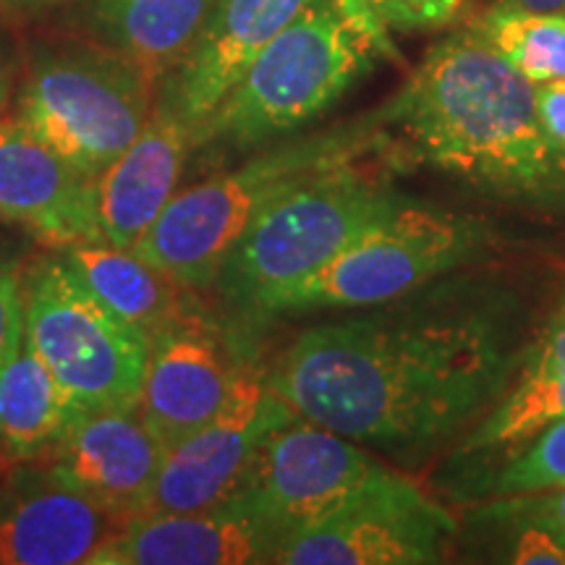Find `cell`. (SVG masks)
Wrapping results in <instances>:
<instances>
[{"instance_id":"obj_10","label":"cell","mask_w":565,"mask_h":565,"mask_svg":"<svg viewBox=\"0 0 565 565\" xmlns=\"http://www.w3.org/2000/svg\"><path fill=\"white\" fill-rule=\"evenodd\" d=\"M296 412L246 366L223 412L162 450L139 515L194 513L225 503L244 484L259 443Z\"/></svg>"},{"instance_id":"obj_13","label":"cell","mask_w":565,"mask_h":565,"mask_svg":"<svg viewBox=\"0 0 565 565\" xmlns=\"http://www.w3.org/2000/svg\"><path fill=\"white\" fill-rule=\"evenodd\" d=\"M280 534L242 494L194 513L139 515L92 565H249L273 563Z\"/></svg>"},{"instance_id":"obj_22","label":"cell","mask_w":565,"mask_h":565,"mask_svg":"<svg viewBox=\"0 0 565 565\" xmlns=\"http://www.w3.org/2000/svg\"><path fill=\"white\" fill-rule=\"evenodd\" d=\"M475 30L532 84L565 79V11L542 13L494 6Z\"/></svg>"},{"instance_id":"obj_14","label":"cell","mask_w":565,"mask_h":565,"mask_svg":"<svg viewBox=\"0 0 565 565\" xmlns=\"http://www.w3.org/2000/svg\"><path fill=\"white\" fill-rule=\"evenodd\" d=\"M0 217L63 246L103 242L95 179L68 166L19 118L0 121Z\"/></svg>"},{"instance_id":"obj_21","label":"cell","mask_w":565,"mask_h":565,"mask_svg":"<svg viewBox=\"0 0 565 565\" xmlns=\"http://www.w3.org/2000/svg\"><path fill=\"white\" fill-rule=\"evenodd\" d=\"M68 393L26 335L0 377V448L13 458H34L51 450L74 424Z\"/></svg>"},{"instance_id":"obj_11","label":"cell","mask_w":565,"mask_h":565,"mask_svg":"<svg viewBox=\"0 0 565 565\" xmlns=\"http://www.w3.org/2000/svg\"><path fill=\"white\" fill-rule=\"evenodd\" d=\"M456 521L401 475L322 524L280 542L282 565H429L445 557Z\"/></svg>"},{"instance_id":"obj_19","label":"cell","mask_w":565,"mask_h":565,"mask_svg":"<svg viewBox=\"0 0 565 565\" xmlns=\"http://www.w3.org/2000/svg\"><path fill=\"white\" fill-rule=\"evenodd\" d=\"M63 259L97 299L150 341L194 315L186 301L189 288L131 249H118L108 242H76L66 246Z\"/></svg>"},{"instance_id":"obj_15","label":"cell","mask_w":565,"mask_h":565,"mask_svg":"<svg viewBox=\"0 0 565 565\" xmlns=\"http://www.w3.org/2000/svg\"><path fill=\"white\" fill-rule=\"evenodd\" d=\"M315 0H215L200 34L173 71L168 105L200 126L252 61Z\"/></svg>"},{"instance_id":"obj_32","label":"cell","mask_w":565,"mask_h":565,"mask_svg":"<svg viewBox=\"0 0 565 565\" xmlns=\"http://www.w3.org/2000/svg\"><path fill=\"white\" fill-rule=\"evenodd\" d=\"M498 6L521 11H542V13H561L565 11V0H500Z\"/></svg>"},{"instance_id":"obj_16","label":"cell","mask_w":565,"mask_h":565,"mask_svg":"<svg viewBox=\"0 0 565 565\" xmlns=\"http://www.w3.org/2000/svg\"><path fill=\"white\" fill-rule=\"evenodd\" d=\"M194 129L168 103L154 105L150 121L129 150L95 179L97 225L103 242L134 249L179 192Z\"/></svg>"},{"instance_id":"obj_6","label":"cell","mask_w":565,"mask_h":565,"mask_svg":"<svg viewBox=\"0 0 565 565\" xmlns=\"http://www.w3.org/2000/svg\"><path fill=\"white\" fill-rule=\"evenodd\" d=\"M487 244L490 236L477 217L404 202L309 278L267 296L252 315L383 307L448 278L482 257Z\"/></svg>"},{"instance_id":"obj_26","label":"cell","mask_w":565,"mask_h":565,"mask_svg":"<svg viewBox=\"0 0 565 565\" xmlns=\"http://www.w3.org/2000/svg\"><path fill=\"white\" fill-rule=\"evenodd\" d=\"M24 338V275L17 259L0 254V377Z\"/></svg>"},{"instance_id":"obj_25","label":"cell","mask_w":565,"mask_h":565,"mask_svg":"<svg viewBox=\"0 0 565 565\" xmlns=\"http://www.w3.org/2000/svg\"><path fill=\"white\" fill-rule=\"evenodd\" d=\"M529 445L500 466L492 492L498 498L536 494L565 487V419H557L526 437Z\"/></svg>"},{"instance_id":"obj_5","label":"cell","mask_w":565,"mask_h":565,"mask_svg":"<svg viewBox=\"0 0 565 565\" xmlns=\"http://www.w3.org/2000/svg\"><path fill=\"white\" fill-rule=\"evenodd\" d=\"M401 204L404 200L356 168V160L328 168L259 212L212 288L233 309L252 315L267 296L309 278Z\"/></svg>"},{"instance_id":"obj_18","label":"cell","mask_w":565,"mask_h":565,"mask_svg":"<svg viewBox=\"0 0 565 565\" xmlns=\"http://www.w3.org/2000/svg\"><path fill=\"white\" fill-rule=\"evenodd\" d=\"M134 515L47 479L0 515V565H92Z\"/></svg>"},{"instance_id":"obj_8","label":"cell","mask_w":565,"mask_h":565,"mask_svg":"<svg viewBox=\"0 0 565 565\" xmlns=\"http://www.w3.org/2000/svg\"><path fill=\"white\" fill-rule=\"evenodd\" d=\"M24 335L76 412L139 408L150 338L92 294L63 257L24 275Z\"/></svg>"},{"instance_id":"obj_12","label":"cell","mask_w":565,"mask_h":565,"mask_svg":"<svg viewBox=\"0 0 565 565\" xmlns=\"http://www.w3.org/2000/svg\"><path fill=\"white\" fill-rule=\"evenodd\" d=\"M244 370L217 330L192 315L150 341L141 422L166 450L223 412Z\"/></svg>"},{"instance_id":"obj_27","label":"cell","mask_w":565,"mask_h":565,"mask_svg":"<svg viewBox=\"0 0 565 565\" xmlns=\"http://www.w3.org/2000/svg\"><path fill=\"white\" fill-rule=\"evenodd\" d=\"M482 519L503 521V519H526L545 524L547 529L565 542V487L557 490L536 492V494H513V498L494 500L479 511Z\"/></svg>"},{"instance_id":"obj_28","label":"cell","mask_w":565,"mask_h":565,"mask_svg":"<svg viewBox=\"0 0 565 565\" xmlns=\"http://www.w3.org/2000/svg\"><path fill=\"white\" fill-rule=\"evenodd\" d=\"M513 524V542L503 561L513 565H565V542L553 529L526 519H503Z\"/></svg>"},{"instance_id":"obj_31","label":"cell","mask_w":565,"mask_h":565,"mask_svg":"<svg viewBox=\"0 0 565 565\" xmlns=\"http://www.w3.org/2000/svg\"><path fill=\"white\" fill-rule=\"evenodd\" d=\"M13 87H17V55H13L9 40L0 34V110H6L9 105Z\"/></svg>"},{"instance_id":"obj_7","label":"cell","mask_w":565,"mask_h":565,"mask_svg":"<svg viewBox=\"0 0 565 565\" xmlns=\"http://www.w3.org/2000/svg\"><path fill=\"white\" fill-rule=\"evenodd\" d=\"M154 84L116 47L38 51L17 118L68 166L97 179L150 121Z\"/></svg>"},{"instance_id":"obj_2","label":"cell","mask_w":565,"mask_h":565,"mask_svg":"<svg viewBox=\"0 0 565 565\" xmlns=\"http://www.w3.org/2000/svg\"><path fill=\"white\" fill-rule=\"evenodd\" d=\"M383 110L416 162L484 192L565 207V152L540 121L534 84L475 26L437 42Z\"/></svg>"},{"instance_id":"obj_4","label":"cell","mask_w":565,"mask_h":565,"mask_svg":"<svg viewBox=\"0 0 565 565\" xmlns=\"http://www.w3.org/2000/svg\"><path fill=\"white\" fill-rule=\"evenodd\" d=\"M372 53L333 0H315L194 126V147L249 150L299 131L362 79L372 68Z\"/></svg>"},{"instance_id":"obj_3","label":"cell","mask_w":565,"mask_h":565,"mask_svg":"<svg viewBox=\"0 0 565 565\" xmlns=\"http://www.w3.org/2000/svg\"><path fill=\"white\" fill-rule=\"evenodd\" d=\"M387 147L385 110L280 141L228 173L175 192L131 252L189 291L212 288L228 252L259 212L312 175Z\"/></svg>"},{"instance_id":"obj_23","label":"cell","mask_w":565,"mask_h":565,"mask_svg":"<svg viewBox=\"0 0 565 565\" xmlns=\"http://www.w3.org/2000/svg\"><path fill=\"white\" fill-rule=\"evenodd\" d=\"M565 419V370L534 380H515V385L494 404L463 450H490L513 445L540 433L542 427Z\"/></svg>"},{"instance_id":"obj_30","label":"cell","mask_w":565,"mask_h":565,"mask_svg":"<svg viewBox=\"0 0 565 565\" xmlns=\"http://www.w3.org/2000/svg\"><path fill=\"white\" fill-rule=\"evenodd\" d=\"M536 110L547 137L565 152V79L534 84Z\"/></svg>"},{"instance_id":"obj_1","label":"cell","mask_w":565,"mask_h":565,"mask_svg":"<svg viewBox=\"0 0 565 565\" xmlns=\"http://www.w3.org/2000/svg\"><path fill=\"white\" fill-rule=\"evenodd\" d=\"M437 278L374 312L303 330L265 372L303 419L353 443L427 448L475 422L519 374L521 303Z\"/></svg>"},{"instance_id":"obj_20","label":"cell","mask_w":565,"mask_h":565,"mask_svg":"<svg viewBox=\"0 0 565 565\" xmlns=\"http://www.w3.org/2000/svg\"><path fill=\"white\" fill-rule=\"evenodd\" d=\"M215 0H95L105 40L152 84L179 66Z\"/></svg>"},{"instance_id":"obj_17","label":"cell","mask_w":565,"mask_h":565,"mask_svg":"<svg viewBox=\"0 0 565 565\" xmlns=\"http://www.w3.org/2000/svg\"><path fill=\"white\" fill-rule=\"evenodd\" d=\"M51 450L47 479L131 515L145 503L162 456L139 408H103L76 416Z\"/></svg>"},{"instance_id":"obj_9","label":"cell","mask_w":565,"mask_h":565,"mask_svg":"<svg viewBox=\"0 0 565 565\" xmlns=\"http://www.w3.org/2000/svg\"><path fill=\"white\" fill-rule=\"evenodd\" d=\"M393 477L359 443L296 414L259 443L236 494L286 540L322 524Z\"/></svg>"},{"instance_id":"obj_33","label":"cell","mask_w":565,"mask_h":565,"mask_svg":"<svg viewBox=\"0 0 565 565\" xmlns=\"http://www.w3.org/2000/svg\"><path fill=\"white\" fill-rule=\"evenodd\" d=\"M0 3L11 6V9H42V6L68 3V0H0Z\"/></svg>"},{"instance_id":"obj_29","label":"cell","mask_w":565,"mask_h":565,"mask_svg":"<svg viewBox=\"0 0 565 565\" xmlns=\"http://www.w3.org/2000/svg\"><path fill=\"white\" fill-rule=\"evenodd\" d=\"M565 370V299L557 307V312L550 317L534 343H529L521 356V366L515 380H534L545 374Z\"/></svg>"},{"instance_id":"obj_24","label":"cell","mask_w":565,"mask_h":565,"mask_svg":"<svg viewBox=\"0 0 565 565\" xmlns=\"http://www.w3.org/2000/svg\"><path fill=\"white\" fill-rule=\"evenodd\" d=\"M341 17L374 53L393 55L391 32L437 30L450 24L466 0H333Z\"/></svg>"}]
</instances>
